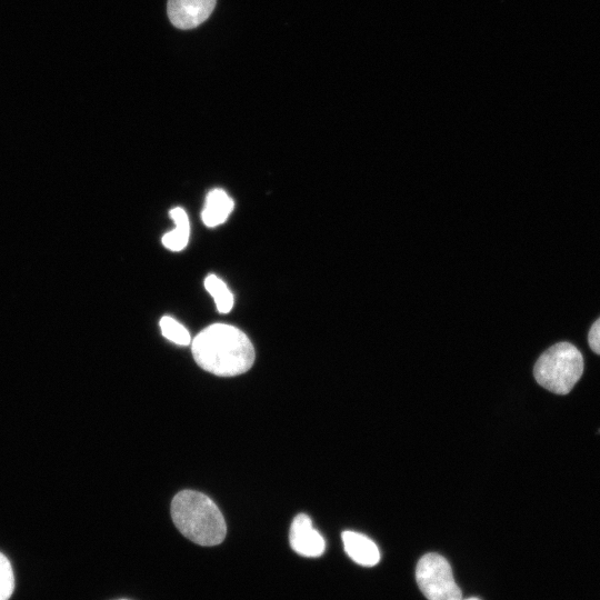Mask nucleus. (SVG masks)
Returning <instances> with one entry per match:
<instances>
[{"mask_svg":"<svg viewBox=\"0 0 600 600\" xmlns=\"http://www.w3.org/2000/svg\"><path fill=\"white\" fill-rule=\"evenodd\" d=\"M196 362L220 377H233L248 371L254 361V348L244 332L224 323L203 329L192 341Z\"/></svg>","mask_w":600,"mask_h":600,"instance_id":"obj_1","label":"nucleus"},{"mask_svg":"<svg viewBox=\"0 0 600 600\" xmlns=\"http://www.w3.org/2000/svg\"><path fill=\"white\" fill-rule=\"evenodd\" d=\"M171 517L177 529L197 544L217 546L226 538L227 526L221 511L199 491L178 492L171 502Z\"/></svg>","mask_w":600,"mask_h":600,"instance_id":"obj_2","label":"nucleus"},{"mask_svg":"<svg viewBox=\"0 0 600 600\" xmlns=\"http://www.w3.org/2000/svg\"><path fill=\"white\" fill-rule=\"evenodd\" d=\"M581 352L569 342H558L547 349L533 367L537 382L557 393H569L583 373Z\"/></svg>","mask_w":600,"mask_h":600,"instance_id":"obj_3","label":"nucleus"},{"mask_svg":"<svg viewBox=\"0 0 600 600\" xmlns=\"http://www.w3.org/2000/svg\"><path fill=\"white\" fill-rule=\"evenodd\" d=\"M416 580L428 600H460L462 598L449 562L438 553H427L419 560Z\"/></svg>","mask_w":600,"mask_h":600,"instance_id":"obj_4","label":"nucleus"},{"mask_svg":"<svg viewBox=\"0 0 600 600\" xmlns=\"http://www.w3.org/2000/svg\"><path fill=\"white\" fill-rule=\"evenodd\" d=\"M214 7L216 0H168L167 13L176 28L188 30L204 22Z\"/></svg>","mask_w":600,"mask_h":600,"instance_id":"obj_5","label":"nucleus"},{"mask_svg":"<svg viewBox=\"0 0 600 600\" xmlns=\"http://www.w3.org/2000/svg\"><path fill=\"white\" fill-rule=\"evenodd\" d=\"M289 541L292 550L307 558L320 557L326 549V542L311 519L303 513L298 514L290 527Z\"/></svg>","mask_w":600,"mask_h":600,"instance_id":"obj_6","label":"nucleus"},{"mask_svg":"<svg viewBox=\"0 0 600 600\" xmlns=\"http://www.w3.org/2000/svg\"><path fill=\"white\" fill-rule=\"evenodd\" d=\"M342 542L347 554L358 564L373 567L380 560L377 544L359 532H342Z\"/></svg>","mask_w":600,"mask_h":600,"instance_id":"obj_7","label":"nucleus"},{"mask_svg":"<svg viewBox=\"0 0 600 600\" xmlns=\"http://www.w3.org/2000/svg\"><path fill=\"white\" fill-rule=\"evenodd\" d=\"M233 209V201L222 190L214 189L209 192L206 207L201 213L203 223L207 227H216L224 222Z\"/></svg>","mask_w":600,"mask_h":600,"instance_id":"obj_8","label":"nucleus"},{"mask_svg":"<svg viewBox=\"0 0 600 600\" xmlns=\"http://www.w3.org/2000/svg\"><path fill=\"white\" fill-rule=\"evenodd\" d=\"M170 216L176 223V228L162 237V243L166 248L172 251L182 250L189 240V220L186 211L182 208H173Z\"/></svg>","mask_w":600,"mask_h":600,"instance_id":"obj_9","label":"nucleus"},{"mask_svg":"<svg viewBox=\"0 0 600 600\" xmlns=\"http://www.w3.org/2000/svg\"><path fill=\"white\" fill-rule=\"evenodd\" d=\"M204 287L214 299L219 312L227 313L232 309L233 296L221 279L209 274L204 280Z\"/></svg>","mask_w":600,"mask_h":600,"instance_id":"obj_10","label":"nucleus"},{"mask_svg":"<svg viewBox=\"0 0 600 600\" xmlns=\"http://www.w3.org/2000/svg\"><path fill=\"white\" fill-rule=\"evenodd\" d=\"M162 336L176 344L188 346L191 342L190 333L181 323L171 317H162L160 320Z\"/></svg>","mask_w":600,"mask_h":600,"instance_id":"obj_11","label":"nucleus"},{"mask_svg":"<svg viewBox=\"0 0 600 600\" xmlns=\"http://www.w3.org/2000/svg\"><path fill=\"white\" fill-rule=\"evenodd\" d=\"M14 589V576L8 558L0 552V600H9Z\"/></svg>","mask_w":600,"mask_h":600,"instance_id":"obj_12","label":"nucleus"},{"mask_svg":"<svg viewBox=\"0 0 600 600\" xmlns=\"http://www.w3.org/2000/svg\"><path fill=\"white\" fill-rule=\"evenodd\" d=\"M588 342L591 350L594 353L600 354V318L591 326L588 334Z\"/></svg>","mask_w":600,"mask_h":600,"instance_id":"obj_13","label":"nucleus"},{"mask_svg":"<svg viewBox=\"0 0 600 600\" xmlns=\"http://www.w3.org/2000/svg\"><path fill=\"white\" fill-rule=\"evenodd\" d=\"M460 600H480V599H478V598L462 599V598H461Z\"/></svg>","mask_w":600,"mask_h":600,"instance_id":"obj_14","label":"nucleus"},{"mask_svg":"<svg viewBox=\"0 0 600 600\" xmlns=\"http://www.w3.org/2000/svg\"><path fill=\"white\" fill-rule=\"evenodd\" d=\"M121 600H124V599H121Z\"/></svg>","mask_w":600,"mask_h":600,"instance_id":"obj_15","label":"nucleus"}]
</instances>
